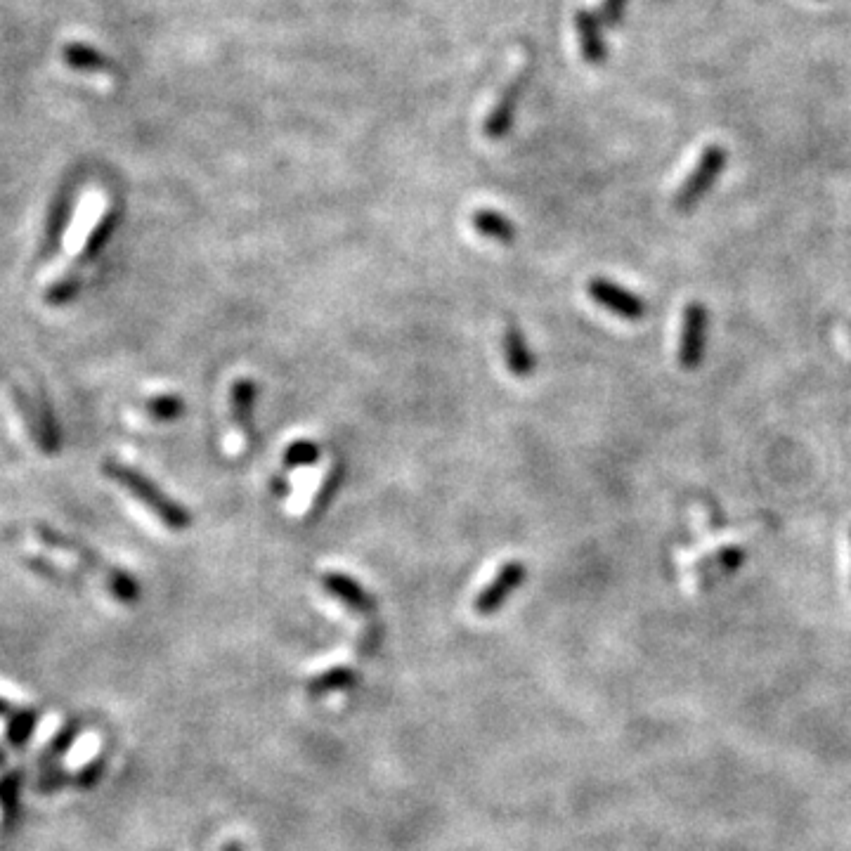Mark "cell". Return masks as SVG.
<instances>
[{
	"label": "cell",
	"instance_id": "6da1fadb",
	"mask_svg": "<svg viewBox=\"0 0 851 851\" xmlns=\"http://www.w3.org/2000/svg\"><path fill=\"white\" fill-rule=\"evenodd\" d=\"M102 471H105L109 480L121 485L133 499H138L147 511H152L166 528H171L173 532H183L192 525V513L180 502H175L173 497H168L166 492L161 490L154 480H149L140 469L109 459L105 461V466H102Z\"/></svg>",
	"mask_w": 851,
	"mask_h": 851
},
{
	"label": "cell",
	"instance_id": "7a4b0ae2",
	"mask_svg": "<svg viewBox=\"0 0 851 851\" xmlns=\"http://www.w3.org/2000/svg\"><path fill=\"white\" fill-rule=\"evenodd\" d=\"M36 537L41 539L48 549L62 551V554H67L71 558H76L81 565H86L88 570H97L102 577H105L107 587L116 599L123 603H133L138 601L140 596V584L131 573H126V570L116 568V565H109L105 558L97 554L95 549H90L88 544L79 542V539L64 535L62 530L50 528V525H36Z\"/></svg>",
	"mask_w": 851,
	"mask_h": 851
},
{
	"label": "cell",
	"instance_id": "3957f363",
	"mask_svg": "<svg viewBox=\"0 0 851 851\" xmlns=\"http://www.w3.org/2000/svg\"><path fill=\"white\" fill-rule=\"evenodd\" d=\"M729 164V152L721 145H710L703 149L698 161H695L693 171L686 175L684 183L679 185L677 194H674V211L677 213H691L695 206L703 201L707 194L712 192V187L717 185L721 173L726 171Z\"/></svg>",
	"mask_w": 851,
	"mask_h": 851
},
{
	"label": "cell",
	"instance_id": "277c9868",
	"mask_svg": "<svg viewBox=\"0 0 851 851\" xmlns=\"http://www.w3.org/2000/svg\"><path fill=\"white\" fill-rule=\"evenodd\" d=\"M707 334H710V313L703 303L693 301L686 305L681 315L677 362L684 372H693L703 365L707 350Z\"/></svg>",
	"mask_w": 851,
	"mask_h": 851
},
{
	"label": "cell",
	"instance_id": "5b68a950",
	"mask_svg": "<svg viewBox=\"0 0 851 851\" xmlns=\"http://www.w3.org/2000/svg\"><path fill=\"white\" fill-rule=\"evenodd\" d=\"M10 400L12 405H15L19 417H22L24 428L29 431L31 440H34L43 452H55L57 445H60V435H57L53 414L41 405V400L31 398L22 388H12Z\"/></svg>",
	"mask_w": 851,
	"mask_h": 851
},
{
	"label": "cell",
	"instance_id": "8992f818",
	"mask_svg": "<svg viewBox=\"0 0 851 851\" xmlns=\"http://www.w3.org/2000/svg\"><path fill=\"white\" fill-rule=\"evenodd\" d=\"M587 291L589 296L594 298V303H599L601 308L608 310V313L622 317V320L627 322L641 320V317H646L648 313V305L641 296H636L634 291L615 284L613 279L594 277L587 284Z\"/></svg>",
	"mask_w": 851,
	"mask_h": 851
},
{
	"label": "cell",
	"instance_id": "52a82bcc",
	"mask_svg": "<svg viewBox=\"0 0 851 851\" xmlns=\"http://www.w3.org/2000/svg\"><path fill=\"white\" fill-rule=\"evenodd\" d=\"M528 577V568L521 561H509L499 568V573L480 589V594L473 601V610L478 615H492L504 606L506 599L516 591Z\"/></svg>",
	"mask_w": 851,
	"mask_h": 851
},
{
	"label": "cell",
	"instance_id": "ba28073f",
	"mask_svg": "<svg viewBox=\"0 0 851 851\" xmlns=\"http://www.w3.org/2000/svg\"><path fill=\"white\" fill-rule=\"evenodd\" d=\"M525 83H528V71H521V74H516V79L502 90V95H499V100L495 102V107L490 109V114H487V119L483 123L485 138L490 140L506 138V133L511 131L513 121H516V109H518V102H521Z\"/></svg>",
	"mask_w": 851,
	"mask_h": 851
},
{
	"label": "cell",
	"instance_id": "9c48e42d",
	"mask_svg": "<svg viewBox=\"0 0 851 851\" xmlns=\"http://www.w3.org/2000/svg\"><path fill=\"white\" fill-rule=\"evenodd\" d=\"M575 34H577V43H580V53L584 57V62L594 64V67H599V64L606 62L608 45H606V38H603L601 34L599 17L591 15V12L587 10H577Z\"/></svg>",
	"mask_w": 851,
	"mask_h": 851
},
{
	"label": "cell",
	"instance_id": "30bf717a",
	"mask_svg": "<svg viewBox=\"0 0 851 851\" xmlns=\"http://www.w3.org/2000/svg\"><path fill=\"white\" fill-rule=\"evenodd\" d=\"M322 584L331 596H336L343 606L355 610V613H372L376 608L372 594L360 582H355L353 577L343 573H327L322 577Z\"/></svg>",
	"mask_w": 851,
	"mask_h": 851
},
{
	"label": "cell",
	"instance_id": "8fae6325",
	"mask_svg": "<svg viewBox=\"0 0 851 851\" xmlns=\"http://www.w3.org/2000/svg\"><path fill=\"white\" fill-rule=\"evenodd\" d=\"M502 350H504L506 367H509V372L513 376H518V379H528V376L535 372L537 367L535 353H532V348L528 346V339H525V334L516 327V324H509V327H506L504 339H502Z\"/></svg>",
	"mask_w": 851,
	"mask_h": 851
},
{
	"label": "cell",
	"instance_id": "7c38bea8",
	"mask_svg": "<svg viewBox=\"0 0 851 851\" xmlns=\"http://www.w3.org/2000/svg\"><path fill=\"white\" fill-rule=\"evenodd\" d=\"M745 561H747V551L743 547L721 549L717 551V554L707 556L705 561L700 563V582L712 584L717 580H724V577L738 573Z\"/></svg>",
	"mask_w": 851,
	"mask_h": 851
},
{
	"label": "cell",
	"instance_id": "4fadbf2b",
	"mask_svg": "<svg viewBox=\"0 0 851 851\" xmlns=\"http://www.w3.org/2000/svg\"><path fill=\"white\" fill-rule=\"evenodd\" d=\"M256 398H258V388L251 379H246L244 376V379H237L235 383H232V391H230L232 417H235V424L244 435H251L253 431V407H256Z\"/></svg>",
	"mask_w": 851,
	"mask_h": 851
},
{
	"label": "cell",
	"instance_id": "5bb4252c",
	"mask_svg": "<svg viewBox=\"0 0 851 851\" xmlns=\"http://www.w3.org/2000/svg\"><path fill=\"white\" fill-rule=\"evenodd\" d=\"M471 223L476 227V232H480V235L487 239H495V242L511 244L513 239H516V225L506 216H502V213L492 209L476 211L471 216Z\"/></svg>",
	"mask_w": 851,
	"mask_h": 851
},
{
	"label": "cell",
	"instance_id": "9a60e30c",
	"mask_svg": "<svg viewBox=\"0 0 851 851\" xmlns=\"http://www.w3.org/2000/svg\"><path fill=\"white\" fill-rule=\"evenodd\" d=\"M355 672L350 667H331L327 672L317 674L308 681V693L310 695H327L334 691H343V688L355 686Z\"/></svg>",
	"mask_w": 851,
	"mask_h": 851
},
{
	"label": "cell",
	"instance_id": "2e32d148",
	"mask_svg": "<svg viewBox=\"0 0 851 851\" xmlns=\"http://www.w3.org/2000/svg\"><path fill=\"white\" fill-rule=\"evenodd\" d=\"M185 409H187L185 400L175 393L154 395V398H149L147 405H145L147 417L154 419V421H175V419L183 417Z\"/></svg>",
	"mask_w": 851,
	"mask_h": 851
},
{
	"label": "cell",
	"instance_id": "e0dca14e",
	"mask_svg": "<svg viewBox=\"0 0 851 851\" xmlns=\"http://www.w3.org/2000/svg\"><path fill=\"white\" fill-rule=\"evenodd\" d=\"M341 480H343V466H334V469L327 473V478L322 480L320 490H317L313 504H310V518H317L320 513H324L331 499H334L336 490H339Z\"/></svg>",
	"mask_w": 851,
	"mask_h": 851
},
{
	"label": "cell",
	"instance_id": "ac0fdd59",
	"mask_svg": "<svg viewBox=\"0 0 851 851\" xmlns=\"http://www.w3.org/2000/svg\"><path fill=\"white\" fill-rule=\"evenodd\" d=\"M320 459V447L313 440H296L284 450V466L298 469V466H310Z\"/></svg>",
	"mask_w": 851,
	"mask_h": 851
},
{
	"label": "cell",
	"instance_id": "d6986e66",
	"mask_svg": "<svg viewBox=\"0 0 851 851\" xmlns=\"http://www.w3.org/2000/svg\"><path fill=\"white\" fill-rule=\"evenodd\" d=\"M629 0H601V22L606 27H617L625 17Z\"/></svg>",
	"mask_w": 851,
	"mask_h": 851
},
{
	"label": "cell",
	"instance_id": "ffe728a7",
	"mask_svg": "<svg viewBox=\"0 0 851 851\" xmlns=\"http://www.w3.org/2000/svg\"><path fill=\"white\" fill-rule=\"evenodd\" d=\"M31 729H34V714L22 712L17 719H12L10 724V740L12 745H22L29 738Z\"/></svg>",
	"mask_w": 851,
	"mask_h": 851
},
{
	"label": "cell",
	"instance_id": "44dd1931",
	"mask_svg": "<svg viewBox=\"0 0 851 851\" xmlns=\"http://www.w3.org/2000/svg\"><path fill=\"white\" fill-rule=\"evenodd\" d=\"M100 771H102V762H93V764L88 766L86 771L81 773L79 783H81V785H90V783H95V781H97V776H100Z\"/></svg>",
	"mask_w": 851,
	"mask_h": 851
},
{
	"label": "cell",
	"instance_id": "7402d4cb",
	"mask_svg": "<svg viewBox=\"0 0 851 851\" xmlns=\"http://www.w3.org/2000/svg\"><path fill=\"white\" fill-rule=\"evenodd\" d=\"M223 851H242V844H239V842H227L225 847H223Z\"/></svg>",
	"mask_w": 851,
	"mask_h": 851
},
{
	"label": "cell",
	"instance_id": "603a6c76",
	"mask_svg": "<svg viewBox=\"0 0 851 851\" xmlns=\"http://www.w3.org/2000/svg\"><path fill=\"white\" fill-rule=\"evenodd\" d=\"M0 712H5V703H3V700H0Z\"/></svg>",
	"mask_w": 851,
	"mask_h": 851
},
{
	"label": "cell",
	"instance_id": "cb8c5ba5",
	"mask_svg": "<svg viewBox=\"0 0 851 851\" xmlns=\"http://www.w3.org/2000/svg\"><path fill=\"white\" fill-rule=\"evenodd\" d=\"M849 539H851V535H849Z\"/></svg>",
	"mask_w": 851,
	"mask_h": 851
}]
</instances>
